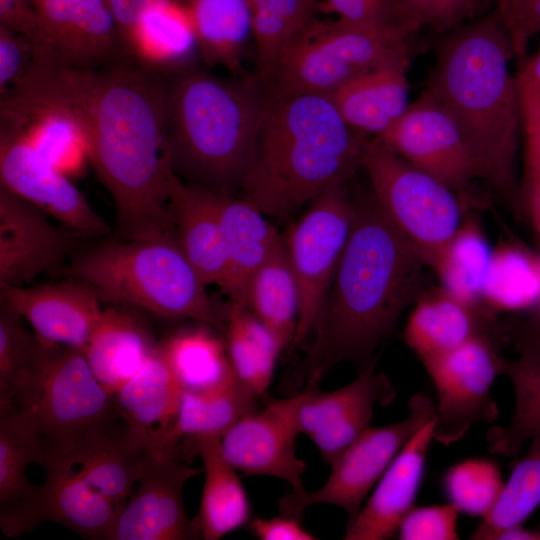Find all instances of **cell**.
Wrapping results in <instances>:
<instances>
[{
    "instance_id": "obj_43",
    "label": "cell",
    "mask_w": 540,
    "mask_h": 540,
    "mask_svg": "<svg viewBox=\"0 0 540 540\" xmlns=\"http://www.w3.org/2000/svg\"><path fill=\"white\" fill-rule=\"evenodd\" d=\"M493 253L471 219L462 221L435 273L443 288L455 296L478 303L488 277Z\"/></svg>"
},
{
    "instance_id": "obj_47",
    "label": "cell",
    "mask_w": 540,
    "mask_h": 540,
    "mask_svg": "<svg viewBox=\"0 0 540 540\" xmlns=\"http://www.w3.org/2000/svg\"><path fill=\"white\" fill-rule=\"evenodd\" d=\"M458 514L459 511L450 503L414 506L402 520L398 536L402 540L458 539Z\"/></svg>"
},
{
    "instance_id": "obj_19",
    "label": "cell",
    "mask_w": 540,
    "mask_h": 540,
    "mask_svg": "<svg viewBox=\"0 0 540 540\" xmlns=\"http://www.w3.org/2000/svg\"><path fill=\"white\" fill-rule=\"evenodd\" d=\"M182 389L160 342L139 371L114 394L128 440L140 451H179L171 437Z\"/></svg>"
},
{
    "instance_id": "obj_10",
    "label": "cell",
    "mask_w": 540,
    "mask_h": 540,
    "mask_svg": "<svg viewBox=\"0 0 540 540\" xmlns=\"http://www.w3.org/2000/svg\"><path fill=\"white\" fill-rule=\"evenodd\" d=\"M291 225L284 244L299 290V316L291 348L314 334L355 215L347 182L325 190Z\"/></svg>"
},
{
    "instance_id": "obj_4",
    "label": "cell",
    "mask_w": 540,
    "mask_h": 540,
    "mask_svg": "<svg viewBox=\"0 0 540 540\" xmlns=\"http://www.w3.org/2000/svg\"><path fill=\"white\" fill-rule=\"evenodd\" d=\"M370 139L344 121L329 95L267 90L240 187L243 198L265 216L288 217L348 182Z\"/></svg>"
},
{
    "instance_id": "obj_17",
    "label": "cell",
    "mask_w": 540,
    "mask_h": 540,
    "mask_svg": "<svg viewBox=\"0 0 540 540\" xmlns=\"http://www.w3.org/2000/svg\"><path fill=\"white\" fill-rule=\"evenodd\" d=\"M1 186L35 205L78 238L98 239L111 231L69 177L40 156L22 137L0 127Z\"/></svg>"
},
{
    "instance_id": "obj_15",
    "label": "cell",
    "mask_w": 540,
    "mask_h": 540,
    "mask_svg": "<svg viewBox=\"0 0 540 540\" xmlns=\"http://www.w3.org/2000/svg\"><path fill=\"white\" fill-rule=\"evenodd\" d=\"M405 161L438 179L467 201L479 173L468 145L452 116L425 92L410 103L400 119L375 138Z\"/></svg>"
},
{
    "instance_id": "obj_31",
    "label": "cell",
    "mask_w": 540,
    "mask_h": 540,
    "mask_svg": "<svg viewBox=\"0 0 540 540\" xmlns=\"http://www.w3.org/2000/svg\"><path fill=\"white\" fill-rule=\"evenodd\" d=\"M157 344L139 317L109 307L104 309L84 354L99 382L113 395L139 371Z\"/></svg>"
},
{
    "instance_id": "obj_16",
    "label": "cell",
    "mask_w": 540,
    "mask_h": 540,
    "mask_svg": "<svg viewBox=\"0 0 540 540\" xmlns=\"http://www.w3.org/2000/svg\"><path fill=\"white\" fill-rule=\"evenodd\" d=\"M34 7V56L86 71L114 62L124 52L107 0H39Z\"/></svg>"
},
{
    "instance_id": "obj_33",
    "label": "cell",
    "mask_w": 540,
    "mask_h": 540,
    "mask_svg": "<svg viewBox=\"0 0 540 540\" xmlns=\"http://www.w3.org/2000/svg\"><path fill=\"white\" fill-rule=\"evenodd\" d=\"M191 439L205 473L199 513L194 522L203 539L218 540L252 520L249 497L237 469L222 453L220 437Z\"/></svg>"
},
{
    "instance_id": "obj_48",
    "label": "cell",
    "mask_w": 540,
    "mask_h": 540,
    "mask_svg": "<svg viewBox=\"0 0 540 540\" xmlns=\"http://www.w3.org/2000/svg\"><path fill=\"white\" fill-rule=\"evenodd\" d=\"M338 19L354 24H410L413 22L394 0H326Z\"/></svg>"
},
{
    "instance_id": "obj_11",
    "label": "cell",
    "mask_w": 540,
    "mask_h": 540,
    "mask_svg": "<svg viewBox=\"0 0 540 540\" xmlns=\"http://www.w3.org/2000/svg\"><path fill=\"white\" fill-rule=\"evenodd\" d=\"M408 409L403 420L364 431L330 464L331 472L320 488L280 497L279 513L301 519L309 506L329 504L343 509L351 523L403 446L436 413L435 404L424 393L412 396Z\"/></svg>"
},
{
    "instance_id": "obj_53",
    "label": "cell",
    "mask_w": 540,
    "mask_h": 540,
    "mask_svg": "<svg viewBox=\"0 0 540 540\" xmlns=\"http://www.w3.org/2000/svg\"><path fill=\"white\" fill-rule=\"evenodd\" d=\"M0 25L34 42L37 13L29 0H0Z\"/></svg>"
},
{
    "instance_id": "obj_54",
    "label": "cell",
    "mask_w": 540,
    "mask_h": 540,
    "mask_svg": "<svg viewBox=\"0 0 540 540\" xmlns=\"http://www.w3.org/2000/svg\"><path fill=\"white\" fill-rule=\"evenodd\" d=\"M180 0H107L115 17L121 40L148 11Z\"/></svg>"
},
{
    "instance_id": "obj_45",
    "label": "cell",
    "mask_w": 540,
    "mask_h": 540,
    "mask_svg": "<svg viewBox=\"0 0 540 540\" xmlns=\"http://www.w3.org/2000/svg\"><path fill=\"white\" fill-rule=\"evenodd\" d=\"M504 483L495 461L469 458L446 471L442 486L449 503L459 513L483 518L496 504Z\"/></svg>"
},
{
    "instance_id": "obj_21",
    "label": "cell",
    "mask_w": 540,
    "mask_h": 540,
    "mask_svg": "<svg viewBox=\"0 0 540 540\" xmlns=\"http://www.w3.org/2000/svg\"><path fill=\"white\" fill-rule=\"evenodd\" d=\"M43 460V438L15 404L0 405V528L17 537L42 522L41 486L29 482L31 463Z\"/></svg>"
},
{
    "instance_id": "obj_30",
    "label": "cell",
    "mask_w": 540,
    "mask_h": 540,
    "mask_svg": "<svg viewBox=\"0 0 540 540\" xmlns=\"http://www.w3.org/2000/svg\"><path fill=\"white\" fill-rule=\"evenodd\" d=\"M125 54L163 77L191 67L198 52L194 27L184 3L152 9L122 39Z\"/></svg>"
},
{
    "instance_id": "obj_7",
    "label": "cell",
    "mask_w": 540,
    "mask_h": 540,
    "mask_svg": "<svg viewBox=\"0 0 540 540\" xmlns=\"http://www.w3.org/2000/svg\"><path fill=\"white\" fill-rule=\"evenodd\" d=\"M420 28L315 20L264 86L276 93L330 95L348 81L395 64L410 65Z\"/></svg>"
},
{
    "instance_id": "obj_52",
    "label": "cell",
    "mask_w": 540,
    "mask_h": 540,
    "mask_svg": "<svg viewBox=\"0 0 540 540\" xmlns=\"http://www.w3.org/2000/svg\"><path fill=\"white\" fill-rule=\"evenodd\" d=\"M248 528L261 540H313L316 536L308 531L301 519L280 514L272 518L252 519Z\"/></svg>"
},
{
    "instance_id": "obj_55",
    "label": "cell",
    "mask_w": 540,
    "mask_h": 540,
    "mask_svg": "<svg viewBox=\"0 0 540 540\" xmlns=\"http://www.w3.org/2000/svg\"><path fill=\"white\" fill-rule=\"evenodd\" d=\"M506 339L516 348L540 344V302L531 307L521 319L503 326Z\"/></svg>"
},
{
    "instance_id": "obj_49",
    "label": "cell",
    "mask_w": 540,
    "mask_h": 540,
    "mask_svg": "<svg viewBox=\"0 0 540 540\" xmlns=\"http://www.w3.org/2000/svg\"><path fill=\"white\" fill-rule=\"evenodd\" d=\"M34 43L27 37L0 25V94L4 95L29 68Z\"/></svg>"
},
{
    "instance_id": "obj_57",
    "label": "cell",
    "mask_w": 540,
    "mask_h": 540,
    "mask_svg": "<svg viewBox=\"0 0 540 540\" xmlns=\"http://www.w3.org/2000/svg\"><path fill=\"white\" fill-rule=\"evenodd\" d=\"M509 539V540H540V530L533 531L525 529L521 526H516L501 532L496 540Z\"/></svg>"
},
{
    "instance_id": "obj_3",
    "label": "cell",
    "mask_w": 540,
    "mask_h": 540,
    "mask_svg": "<svg viewBox=\"0 0 540 540\" xmlns=\"http://www.w3.org/2000/svg\"><path fill=\"white\" fill-rule=\"evenodd\" d=\"M514 55L498 6L448 32L424 91L455 120L479 178L523 214L517 150L523 109L509 61Z\"/></svg>"
},
{
    "instance_id": "obj_51",
    "label": "cell",
    "mask_w": 540,
    "mask_h": 540,
    "mask_svg": "<svg viewBox=\"0 0 540 540\" xmlns=\"http://www.w3.org/2000/svg\"><path fill=\"white\" fill-rule=\"evenodd\" d=\"M503 19L513 54L519 57L530 39L540 32V0H523Z\"/></svg>"
},
{
    "instance_id": "obj_39",
    "label": "cell",
    "mask_w": 540,
    "mask_h": 540,
    "mask_svg": "<svg viewBox=\"0 0 540 540\" xmlns=\"http://www.w3.org/2000/svg\"><path fill=\"white\" fill-rule=\"evenodd\" d=\"M205 326L177 331L160 342L182 391H210L236 377L225 342Z\"/></svg>"
},
{
    "instance_id": "obj_29",
    "label": "cell",
    "mask_w": 540,
    "mask_h": 540,
    "mask_svg": "<svg viewBox=\"0 0 540 540\" xmlns=\"http://www.w3.org/2000/svg\"><path fill=\"white\" fill-rule=\"evenodd\" d=\"M409 65L384 66L362 74L329 96L344 121L372 139L388 131L407 110Z\"/></svg>"
},
{
    "instance_id": "obj_14",
    "label": "cell",
    "mask_w": 540,
    "mask_h": 540,
    "mask_svg": "<svg viewBox=\"0 0 540 540\" xmlns=\"http://www.w3.org/2000/svg\"><path fill=\"white\" fill-rule=\"evenodd\" d=\"M198 473L181 461L180 451L145 452L136 486L118 512L108 540L198 538L183 502L185 483Z\"/></svg>"
},
{
    "instance_id": "obj_59",
    "label": "cell",
    "mask_w": 540,
    "mask_h": 540,
    "mask_svg": "<svg viewBox=\"0 0 540 540\" xmlns=\"http://www.w3.org/2000/svg\"><path fill=\"white\" fill-rule=\"evenodd\" d=\"M29 1H30V3H32V4L34 5V4L37 3L39 0H29Z\"/></svg>"
},
{
    "instance_id": "obj_50",
    "label": "cell",
    "mask_w": 540,
    "mask_h": 540,
    "mask_svg": "<svg viewBox=\"0 0 540 540\" xmlns=\"http://www.w3.org/2000/svg\"><path fill=\"white\" fill-rule=\"evenodd\" d=\"M523 127L525 171L524 186L521 190L522 203L527 196L540 191V102L523 110Z\"/></svg>"
},
{
    "instance_id": "obj_8",
    "label": "cell",
    "mask_w": 540,
    "mask_h": 540,
    "mask_svg": "<svg viewBox=\"0 0 540 540\" xmlns=\"http://www.w3.org/2000/svg\"><path fill=\"white\" fill-rule=\"evenodd\" d=\"M361 168L385 215L436 271L463 221L458 195L375 139L365 146Z\"/></svg>"
},
{
    "instance_id": "obj_28",
    "label": "cell",
    "mask_w": 540,
    "mask_h": 540,
    "mask_svg": "<svg viewBox=\"0 0 540 540\" xmlns=\"http://www.w3.org/2000/svg\"><path fill=\"white\" fill-rule=\"evenodd\" d=\"M218 212L223 232L227 275L221 289L229 302L244 306L253 274L282 243L283 238L266 216L245 198L218 192Z\"/></svg>"
},
{
    "instance_id": "obj_27",
    "label": "cell",
    "mask_w": 540,
    "mask_h": 540,
    "mask_svg": "<svg viewBox=\"0 0 540 540\" xmlns=\"http://www.w3.org/2000/svg\"><path fill=\"white\" fill-rule=\"evenodd\" d=\"M41 465L45 469L42 520L62 524L85 538L108 540L118 514L114 504L66 457L44 446Z\"/></svg>"
},
{
    "instance_id": "obj_44",
    "label": "cell",
    "mask_w": 540,
    "mask_h": 540,
    "mask_svg": "<svg viewBox=\"0 0 540 540\" xmlns=\"http://www.w3.org/2000/svg\"><path fill=\"white\" fill-rule=\"evenodd\" d=\"M482 298L495 310L530 309L540 302V260L512 246L493 253Z\"/></svg>"
},
{
    "instance_id": "obj_42",
    "label": "cell",
    "mask_w": 540,
    "mask_h": 540,
    "mask_svg": "<svg viewBox=\"0 0 540 540\" xmlns=\"http://www.w3.org/2000/svg\"><path fill=\"white\" fill-rule=\"evenodd\" d=\"M42 341L24 318L0 299V405L16 404L33 385L42 360Z\"/></svg>"
},
{
    "instance_id": "obj_20",
    "label": "cell",
    "mask_w": 540,
    "mask_h": 540,
    "mask_svg": "<svg viewBox=\"0 0 540 540\" xmlns=\"http://www.w3.org/2000/svg\"><path fill=\"white\" fill-rule=\"evenodd\" d=\"M0 299L28 322L42 341L82 351L104 311L95 290L72 278L36 287L1 288Z\"/></svg>"
},
{
    "instance_id": "obj_2",
    "label": "cell",
    "mask_w": 540,
    "mask_h": 540,
    "mask_svg": "<svg viewBox=\"0 0 540 540\" xmlns=\"http://www.w3.org/2000/svg\"><path fill=\"white\" fill-rule=\"evenodd\" d=\"M355 215L306 359L307 385L318 386L337 363L368 367L378 344L424 290L427 264L374 196Z\"/></svg>"
},
{
    "instance_id": "obj_40",
    "label": "cell",
    "mask_w": 540,
    "mask_h": 540,
    "mask_svg": "<svg viewBox=\"0 0 540 540\" xmlns=\"http://www.w3.org/2000/svg\"><path fill=\"white\" fill-rule=\"evenodd\" d=\"M254 395L237 377L206 392L182 391L172 428V440L221 437L243 416L256 411Z\"/></svg>"
},
{
    "instance_id": "obj_41",
    "label": "cell",
    "mask_w": 540,
    "mask_h": 540,
    "mask_svg": "<svg viewBox=\"0 0 540 540\" xmlns=\"http://www.w3.org/2000/svg\"><path fill=\"white\" fill-rule=\"evenodd\" d=\"M540 505V436L531 439L525 455L517 459L492 510L482 518L471 539L495 540L521 526Z\"/></svg>"
},
{
    "instance_id": "obj_26",
    "label": "cell",
    "mask_w": 540,
    "mask_h": 540,
    "mask_svg": "<svg viewBox=\"0 0 540 540\" xmlns=\"http://www.w3.org/2000/svg\"><path fill=\"white\" fill-rule=\"evenodd\" d=\"M170 212L178 242L188 261L207 286L223 288L227 259L218 212V192L184 183L168 174Z\"/></svg>"
},
{
    "instance_id": "obj_58",
    "label": "cell",
    "mask_w": 540,
    "mask_h": 540,
    "mask_svg": "<svg viewBox=\"0 0 540 540\" xmlns=\"http://www.w3.org/2000/svg\"><path fill=\"white\" fill-rule=\"evenodd\" d=\"M523 0H498L497 6L499 7L503 17L510 14L514 9H516Z\"/></svg>"
},
{
    "instance_id": "obj_6",
    "label": "cell",
    "mask_w": 540,
    "mask_h": 540,
    "mask_svg": "<svg viewBox=\"0 0 540 540\" xmlns=\"http://www.w3.org/2000/svg\"><path fill=\"white\" fill-rule=\"evenodd\" d=\"M62 272L92 287L99 298L154 315L225 325L227 305L206 292L175 231L139 240H107L75 252Z\"/></svg>"
},
{
    "instance_id": "obj_1",
    "label": "cell",
    "mask_w": 540,
    "mask_h": 540,
    "mask_svg": "<svg viewBox=\"0 0 540 540\" xmlns=\"http://www.w3.org/2000/svg\"><path fill=\"white\" fill-rule=\"evenodd\" d=\"M6 93L58 111L77 126L89 163L114 202L117 239L175 231L163 76L130 57L77 71L33 56Z\"/></svg>"
},
{
    "instance_id": "obj_22",
    "label": "cell",
    "mask_w": 540,
    "mask_h": 540,
    "mask_svg": "<svg viewBox=\"0 0 540 540\" xmlns=\"http://www.w3.org/2000/svg\"><path fill=\"white\" fill-rule=\"evenodd\" d=\"M298 435L272 400L238 420L220 437V445L224 457L244 475L278 478L301 492L306 462L296 454Z\"/></svg>"
},
{
    "instance_id": "obj_9",
    "label": "cell",
    "mask_w": 540,
    "mask_h": 540,
    "mask_svg": "<svg viewBox=\"0 0 540 540\" xmlns=\"http://www.w3.org/2000/svg\"><path fill=\"white\" fill-rule=\"evenodd\" d=\"M42 344L37 377L15 405L32 418L43 439L70 440L119 418L113 395L95 376L84 351Z\"/></svg>"
},
{
    "instance_id": "obj_38",
    "label": "cell",
    "mask_w": 540,
    "mask_h": 540,
    "mask_svg": "<svg viewBox=\"0 0 540 540\" xmlns=\"http://www.w3.org/2000/svg\"><path fill=\"white\" fill-rule=\"evenodd\" d=\"M517 359H506L504 375L512 382L515 410L507 426L488 429L487 449L492 454L514 456L524 444L540 436V344L517 348Z\"/></svg>"
},
{
    "instance_id": "obj_23",
    "label": "cell",
    "mask_w": 540,
    "mask_h": 540,
    "mask_svg": "<svg viewBox=\"0 0 540 540\" xmlns=\"http://www.w3.org/2000/svg\"><path fill=\"white\" fill-rule=\"evenodd\" d=\"M435 417L421 427L403 446L357 517L347 524L345 540H384L393 537L414 507L433 439Z\"/></svg>"
},
{
    "instance_id": "obj_32",
    "label": "cell",
    "mask_w": 540,
    "mask_h": 540,
    "mask_svg": "<svg viewBox=\"0 0 540 540\" xmlns=\"http://www.w3.org/2000/svg\"><path fill=\"white\" fill-rule=\"evenodd\" d=\"M0 116V127L18 134L66 176L80 174L89 162L79 129L62 113L6 93Z\"/></svg>"
},
{
    "instance_id": "obj_5",
    "label": "cell",
    "mask_w": 540,
    "mask_h": 540,
    "mask_svg": "<svg viewBox=\"0 0 540 540\" xmlns=\"http://www.w3.org/2000/svg\"><path fill=\"white\" fill-rule=\"evenodd\" d=\"M166 81V146L171 170L226 193L240 188L267 90L255 75L223 79L193 66Z\"/></svg>"
},
{
    "instance_id": "obj_24",
    "label": "cell",
    "mask_w": 540,
    "mask_h": 540,
    "mask_svg": "<svg viewBox=\"0 0 540 540\" xmlns=\"http://www.w3.org/2000/svg\"><path fill=\"white\" fill-rule=\"evenodd\" d=\"M404 329V340L422 363L449 353L479 336L505 342L495 312L463 300L445 288L424 291L415 302Z\"/></svg>"
},
{
    "instance_id": "obj_46",
    "label": "cell",
    "mask_w": 540,
    "mask_h": 540,
    "mask_svg": "<svg viewBox=\"0 0 540 540\" xmlns=\"http://www.w3.org/2000/svg\"><path fill=\"white\" fill-rule=\"evenodd\" d=\"M418 26L451 32L478 18L489 0H394Z\"/></svg>"
},
{
    "instance_id": "obj_56",
    "label": "cell",
    "mask_w": 540,
    "mask_h": 540,
    "mask_svg": "<svg viewBox=\"0 0 540 540\" xmlns=\"http://www.w3.org/2000/svg\"><path fill=\"white\" fill-rule=\"evenodd\" d=\"M516 79L523 110L540 102V50L521 68Z\"/></svg>"
},
{
    "instance_id": "obj_18",
    "label": "cell",
    "mask_w": 540,
    "mask_h": 540,
    "mask_svg": "<svg viewBox=\"0 0 540 540\" xmlns=\"http://www.w3.org/2000/svg\"><path fill=\"white\" fill-rule=\"evenodd\" d=\"M48 214L0 186V289L18 287L59 269L75 253V238Z\"/></svg>"
},
{
    "instance_id": "obj_13",
    "label": "cell",
    "mask_w": 540,
    "mask_h": 540,
    "mask_svg": "<svg viewBox=\"0 0 540 540\" xmlns=\"http://www.w3.org/2000/svg\"><path fill=\"white\" fill-rule=\"evenodd\" d=\"M396 395L391 380L384 373L375 372L372 362L344 387L324 392L318 386H306L300 393L276 399L275 403L299 435L310 437L330 465L370 428L375 406L390 404Z\"/></svg>"
},
{
    "instance_id": "obj_35",
    "label": "cell",
    "mask_w": 540,
    "mask_h": 540,
    "mask_svg": "<svg viewBox=\"0 0 540 540\" xmlns=\"http://www.w3.org/2000/svg\"><path fill=\"white\" fill-rule=\"evenodd\" d=\"M246 307L278 339L283 350L292 346L299 316V290L284 244L251 277Z\"/></svg>"
},
{
    "instance_id": "obj_37",
    "label": "cell",
    "mask_w": 540,
    "mask_h": 540,
    "mask_svg": "<svg viewBox=\"0 0 540 540\" xmlns=\"http://www.w3.org/2000/svg\"><path fill=\"white\" fill-rule=\"evenodd\" d=\"M225 346L236 377L257 397L266 393L283 348L246 307L229 302Z\"/></svg>"
},
{
    "instance_id": "obj_34",
    "label": "cell",
    "mask_w": 540,
    "mask_h": 540,
    "mask_svg": "<svg viewBox=\"0 0 540 540\" xmlns=\"http://www.w3.org/2000/svg\"><path fill=\"white\" fill-rule=\"evenodd\" d=\"M197 38L199 56L209 65H222L235 77L242 68L252 33V11L247 0H186Z\"/></svg>"
},
{
    "instance_id": "obj_36",
    "label": "cell",
    "mask_w": 540,
    "mask_h": 540,
    "mask_svg": "<svg viewBox=\"0 0 540 540\" xmlns=\"http://www.w3.org/2000/svg\"><path fill=\"white\" fill-rule=\"evenodd\" d=\"M256 46L253 73L264 85L316 20L319 0H247Z\"/></svg>"
},
{
    "instance_id": "obj_25",
    "label": "cell",
    "mask_w": 540,
    "mask_h": 540,
    "mask_svg": "<svg viewBox=\"0 0 540 540\" xmlns=\"http://www.w3.org/2000/svg\"><path fill=\"white\" fill-rule=\"evenodd\" d=\"M43 446L66 457L118 512L133 492L145 452L127 438L120 418L71 440H44Z\"/></svg>"
},
{
    "instance_id": "obj_12",
    "label": "cell",
    "mask_w": 540,
    "mask_h": 540,
    "mask_svg": "<svg viewBox=\"0 0 540 540\" xmlns=\"http://www.w3.org/2000/svg\"><path fill=\"white\" fill-rule=\"evenodd\" d=\"M500 340L479 336L455 350L423 363L438 397L433 439L444 446L459 441L477 423L499 415L490 395L495 379L504 375L506 359Z\"/></svg>"
}]
</instances>
